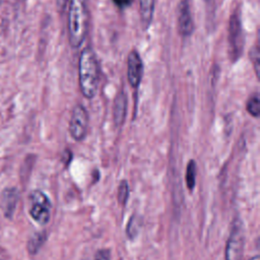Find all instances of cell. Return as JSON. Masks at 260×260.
Returning <instances> with one entry per match:
<instances>
[{
  "mask_svg": "<svg viewBox=\"0 0 260 260\" xmlns=\"http://www.w3.org/2000/svg\"><path fill=\"white\" fill-rule=\"evenodd\" d=\"M178 28L183 37H189L194 30V22L188 0H181L178 6Z\"/></svg>",
  "mask_w": 260,
  "mask_h": 260,
  "instance_id": "obj_8",
  "label": "cell"
},
{
  "mask_svg": "<svg viewBox=\"0 0 260 260\" xmlns=\"http://www.w3.org/2000/svg\"><path fill=\"white\" fill-rule=\"evenodd\" d=\"M68 1L69 0H56V5H57V8L60 12H62L66 8V6L68 4Z\"/></svg>",
  "mask_w": 260,
  "mask_h": 260,
  "instance_id": "obj_19",
  "label": "cell"
},
{
  "mask_svg": "<svg viewBox=\"0 0 260 260\" xmlns=\"http://www.w3.org/2000/svg\"><path fill=\"white\" fill-rule=\"evenodd\" d=\"M47 239V236L45 233H36L30 237V239L27 241V251L29 254H37L43 244L45 243Z\"/></svg>",
  "mask_w": 260,
  "mask_h": 260,
  "instance_id": "obj_12",
  "label": "cell"
},
{
  "mask_svg": "<svg viewBox=\"0 0 260 260\" xmlns=\"http://www.w3.org/2000/svg\"><path fill=\"white\" fill-rule=\"evenodd\" d=\"M196 175H197V166L195 160L191 159L187 165L186 174H185L186 185L190 191H192L196 185Z\"/></svg>",
  "mask_w": 260,
  "mask_h": 260,
  "instance_id": "obj_13",
  "label": "cell"
},
{
  "mask_svg": "<svg viewBox=\"0 0 260 260\" xmlns=\"http://www.w3.org/2000/svg\"><path fill=\"white\" fill-rule=\"evenodd\" d=\"M88 128V115L82 105H76L71 113L69 121V132L71 137L76 141H82Z\"/></svg>",
  "mask_w": 260,
  "mask_h": 260,
  "instance_id": "obj_6",
  "label": "cell"
},
{
  "mask_svg": "<svg viewBox=\"0 0 260 260\" xmlns=\"http://www.w3.org/2000/svg\"><path fill=\"white\" fill-rule=\"evenodd\" d=\"M251 53L255 56L254 59H252L256 75L258 76V70H259V52H258V47H255L253 50H251Z\"/></svg>",
  "mask_w": 260,
  "mask_h": 260,
  "instance_id": "obj_18",
  "label": "cell"
},
{
  "mask_svg": "<svg viewBox=\"0 0 260 260\" xmlns=\"http://www.w3.org/2000/svg\"><path fill=\"white\" fill-rule=\"evenodd\" d=\"M87 5L86 0H70L68 11L69 43L72 48H79L87 32Z\"/></svg>",
  "mask_w": 260,
  "mask_h": 260,
  "instance_id": "obj_2",
  "label": "cell"
},
{
  "mask_svg": "<svg viewBox=\"0 0 260 260\" xmlns=\"http://www.w3.org/2000/svg\"><path fill=\"white\" fill-rule=\"evenodd\" d=\"M94 260H111V253L108 249H101L95 253Z\"/></svg>",
  "mask_w": 260,
  "mask_h": 260,
  "instance_id": "obj_17",
  "label": "cell"
},
{
  "mask_svg": "<svg viewBox=\"0 0 260 260\" xmlns=\"http://www.w3.org/2000/svg\"><path fill=\"white\" fill-rule=\"evenodd\" d=\"M29 214L32 219L41 225L49 222L51 217L52 204L47 195L41 190H34L29 194Z\"/></svg>",
  "mask_w": 260,
  "mask_h": 260,
  "instance_id": "obj_3",
  "label": "cell"
},
{
  "mask_svg": "<svg viewBox=\"0 0 260 260\" xmlns=\"http://www.w3.org/2000/svg\"><path fill=\"white\" fill-rule=\"evenodd\" d=\"M113 1L120 8H124V7L128 6L129 4H131V2H132V0H113Z\"/></svg>",
  "mask_w": 260,
  "mask_h": 260,
  "instance_id": "obj_20",
  "label": "cell"
},
{
  "mask_svg": "<svg viewBox=\"0 0 260 260\" xmlns=\"http://www.w3.org/2000/svg\"><path fill=\"white\" fill-rule=\"evenodd\" d=\"M143 74V63L140 55L136 51H131L127 59V77L130 85L138 87Z\"/></svg>",
  "mask_w": 260,
  "mask_h": 260,
  "instance_id": "obj_7",
  "label": "cell"
},
{
  "mask_svg": "<svg viewBox=\"0 0 260 260\" xmlns=\"http://www.w3.org/2000/svg\"><path fill=\"white\" fill-rule=\"evenodd\" d=\"M19 199V191L14 187L6 188L0 196V207L4 216L8 219L13 217L17 202Z\"/></svg>",
  "mask_w": 260,
  "mask_h": 260,
  "instance_id": "obj_9",
  "label": "cell"
},
{
  "mask_svg": "<svg viewBox=\"0 0 260 260\" xmlns=\"http://www.w3.org/2000/svg\"><path fill=\"white\" fill-rule=\"evenodd\" d=\"M154 0H139V12L141 20L145 27H147L153 17Z\"/></svg>",
  "mask_w": 260,
  "mask_h": 260,
  "instance_id": "obj_11",
  "label": "cell"
},
{
  "mask_svg": "<svg viewBox=\"0 0 260 260\" xmlns=\"http://www.w3.org/2000/svg\"><path fill=\"white\" fill-rule=\"evenodd\" d=\"M247 111L248 113L255 117V118H258L259 115H260V100H259V95L258 93H255L253 94L247 102Z\"/></svg>",
  "mask_w": 260,
  "mask_h": 260,
  "instance_id": "obj_15",
  "label": "cell"
},
{
  "mask_svg": "<svg viewBox=\"0 0 260 260\" xmlns=\"http://www.w3.org/2000/svg\"><path fill=\"white\" fill-rule=\"evenodd\" d=\"M127 95L126 93L121 90L115 96L114 105H113V120L117 127H121L126 119L127 114Z\"/></svg>",
  "mask_w": 260,
  "mask_h": 260,
  "instance_id": "obj_10",
  "label": "cell"
},
{
  "mask_svg": "<svg viewBox=\"0 0 260 260\" xmlns=\"http://www.w3.org/2000/svg\"><path fill=\"white\" fill-rule=\"evenodd\" d=\"M245 236L243 223L239 219H235L230 237L226 242L225 260H241L244 250Z\"/></svg>",
  "mask_w": 260,
  "mask_h": 260,
  "instance_id": "obj_5",
  "label": "cell"
},
{
  "mask_svg": "<svg viewBox=\"0 0 260 260\" xmlns=\"http://www.w3.org/2000/svg\"><path fill=\"white\" fill-rule=\"evenodd\" d=\"M244 35L240 13L238 10L234 11L231 15L229 22V45L230 56L233 62L237 61L243 52L244 48Z\"/></svg>",
  "mask_w": 260,
  "mask_h": 260,
  "instance_id": "obj_4",
  "label": "cell"
},
{
  "mask_svg": "<svg viewBox=\"0 0 260 260\" xmlns=\"http://www.w3.org/2000/svg\"><path fill=\"white\" fill-rule=\"evenodd\" d=\"M78 79L82 95L92 99L99 87V65L93 50L89 47L81 51L78 62Z\"/></svg>",
  "mask_w": 260,
  "mask_h": 260,
  "instance_id": "obj_1",
  "label": "cell"
},
{
  "mask_svg": "<svg viewBox=\"0 0 260 260\" xmlns=\"http://www.w3.org/2000/svg\"><path fill=\"white\" fill-rule=\"evenodd\" d=\"M129 192L130 188L128 182L126 180H122L118 186V202L120 203V205L125 206L129 198Z\"/></svg>",
  "mask_w": 260,
  "mask_h": 260,
  "instance_id": "obj_16",
  "label": "cell"
},
{
  "mask_svg": "<svg viewBox=\"0 0 260 260\" xmlns=\"http://www.w3.org/2000/svg\"><path fill=\"white\" fill-rule=\"evenodd\" d=\"M2 2H3V0H0V4H1V3H2Z\"/></svg>",
  "mask_w": 260,
  "mask_h": 260,
  "instance_id": "obj_22",
  "label": "cell"
},
{
  "mask_svg": "<svg viewBox=\"0 0 260 260\" xmlns=\"http://www.w3.org/2000/svg\"><path fill=\"white\" fill-rule=\"evenodd\" d=\"M141 219L138 217L137 214H133L129 220H128V223H127V226H126V234H127V237L131 240L135 239L139 233V230H140V226H141Z\"/></svg>",
  "mask_w": 260,
  "mask_h": 260,
  "instance_id": "obj_14",
  "label": "cell"
},
{
  "mask_svg": "<svg viewBox=\"0 0 260 260\" xmlns=\"http://www.w3.org/2000/svg\"><path fill=\"white\" fill-rule=\"evenodd\" d=\"M249 260H259V257H258V255H256V256H254V257L250 258Z\"/></svg>",
  "mask_w": 260,
  "mask_h": 260,
  "instance_id": "obj_21",
  "label": "cell"
}]
</instances>
